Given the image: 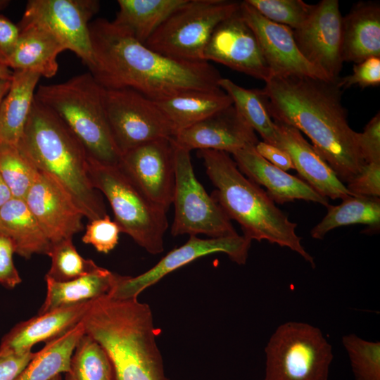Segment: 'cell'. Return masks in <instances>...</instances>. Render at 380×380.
<instances>
[{"label": "cell", "instance_id": "cell-1", "mask_svg": "<svg viewBox=\"0 0 380 380\" xmlns=\"http://www.w3.org/2000/svg\"><path fill=\"white\" fill-rule=\"evenodd\" d=\"M95 66L89 71L107 89L129 88L154 101L194 91L213 90L222 78L207 61L169 58L105 18L89 25Z\"/></svg>", "mask_w": 380, "mask_h": 380}, {"label": "cell", "instance_id": "cell-2", "mask_svg": "<svg viewBox=\"0 0 380 380\" xmlns=\"http://www.w3.org/2000/svg\"><path fill=\"white\" fill-rule=\"evenodd\" d=\"M261 90L272 119L306 134L343 183L360 172L365 162L357 132L348 124L337 81L274 76Z\"/></svg>", "mask_w": 380, "mask_h": 380}, {"label": "cell", "instance_id": "cell-3", "mask_svg": "<svg viewBox=\"0 0 380 380\" xmlns=\"http://www.w3.org/2000/svg\"><path fill=\"white\" fill-rule=\"evenodd\" d=\"M81 322L108 354L117 380H168L148 304L106 295L91 301Z\"/></svg>", "mask_w": 380, "mask_h": 380}, {"label": "cell", "instance_id": "cell-4", "mask_svg": "<svg viewBox=\"0 0 380 380\" xmlns=\"http://www.w3.org/2000/svg\"><path fill=\"white\" fill-rule=\"evenodd\" d=\"M17 146L39 171L67 191L89 221L107 215L89 179L84 146L54 112L35 99Z\"/></svg>", "mask_w": 380, "mask_h": 380}, {"label": "cell", "instance_id": "cell-5", "mask_svg": "<svg viewBox=\"0 0 380 380\" xmlns=\"http://www.w3.org/2000/svg\"><path fill=\"white\" fill-rule=\"evenodd\" d=\"M205 172L215 187L212 197L250 240H265L299 254L315 268L314 258L301 244L292 222L259 185L246 177L228 153L198 150Z\"/></svg>", "mask_w": 380, "mask_h": 380}, {"label": "cell", "instance_id": "cell-6", "mask_svg": "<svg viewBox=\"0 0 380 380\" xmlns=\"http://www.w3.org/2000/svg\"><path fill=\"white\" fill-rule=\"evenodd\" d=\"M103 93L104 88L89 72L61 83L39 85L35 99L67 125L89 157L105 165H118L121 154L111 134Z\"/></svg>", "mask_w": 380, "mask_h": 380}, {"label": "cell", "instance_id": "cell-7", "mask_svg": "<svg viewBox=\"0 0 380 380\" xmlns=\"http://www.w3.org/2000/svg\"><path fill=\"white\" fill-rule=\"evenodd\" d=\"M87 172L92 186L108 199L120 232L151 254L163 252L167 212L151 201L118 165H105L88 156Z\"/></svg>", "mask_w": 380, "mask_h": 380}, {"label": "cell", "instance_id": "cell-8", "mask_svg": "<svg viewBox=\"0 0 380 380\" xmlns=\"http://www.w3.org/2000/svg\"><path fill=\"white\" fill-rule=\"evenodd\" d=\"M265 352L264 380H328L332 348L317 327L300 322L282 324Z\"/></svg>", "mask_w": 380, "mask_h": 380}, {"label": "cell", "instance_id": "cell-9", "mask_svg": "<svg viewBox=\"0 0 380 380\" xmlns=\"http://www.w3.org/2000/svg\"><path fill=\"white\" fill-rule=\"evenodd\" d=\"M240 4L229 0H186L144 44L171 58L205 61L204 51L213 31L239 11Z\"/></svg>", "mask_w": 380, "mask_h": 380}, {"label": "cell", "instance_id": "cell-10", "mask_svg": "<svg viewBox=\"0 0 380 380\" xmlns=\"http://www.w3.org/2000/svg\"><path fill=\"white\" fill-rule=\"evenodd\" d=\"M174 144L175 185L172 203L175 217L171 234L173 236L205 234L209 238L238 234L231 220L197 179L190 151Z\"/></svg>", "mask_w": 380, "mask_h": 380}, {"label": "cell", "instance_id": "cell-11", "mask_svg": "<svg viewBox=\"0 0 380 380\" xmlns=\"http://www.w3.org/2000/svg\"><path fill=\"white\" fill-rule=\"evenodd\" d=\"M103 100L111 134L121 155L144 143L176 134L156 101L134 89L104 88Z\"/></svg>", "mask_w": 380, "mask_h": 380}, {"label": "cell", "instance_id": "cell-12", "mask_svg": "<svg viewBox=\"0 0 380 380\" xmlns=\"http://www.w3.org/2000/svg\"><path fill=\"white\" fill-rule=\"evenodd\" d=\"M99 5L96 0H30L18 25L44 27L91 71L95 61L89 25Z\"/></svg>", "mask_w": 380, "mask_h": 380}, {"label": "cell", "instance_id": "cell-13", "mask_svg": "<svg viewBox=\"0 0 380 380\" xmlns=\"http://www.w3.org/2000/svg\"><path fill=\"white\" fill-rule=\"evenodd\" d=\"M251 241L245 236L239 234L208 239L190 236L184 244L170 251L144 273L133 277L121 275L110 295L121 299L137 298L144 290L169 273L212 253H225L233 262L244 265Z\"/></svg>", "mask_w": 380, "mask_h": 380}, {"label": "cell", "instance_id": "cell-14", "mask_svg": "<svg viewBox=\"0 0 380 380\" xmlns=\"http://www.w3.org/2000/svg\"><path fill=\"white\" fill-rule=\"evenodd\" d=\"M342 19L338 0H322L314 4L308 20L293 30L303 56L333 82L339 79L342 57Z\"/></svg>", "mask_w": 380, "mask_h": 380}, {"label": "cell", "instance_id": "cell-15", "mask_svg": "<svg viewBox=\"0 0 380 380\" xmlns=\"http://www.w3.org/2000/svg\"><path fill=\"white\" fill-rule=\"evenodd\" d=\"M118 166L154 203L167 212L175 185V144L163 138L137 146L121 155Z\"/></svg>", "mask_w": 380, "mask_h": 380}, {"label": "cell", "instance_id": "cell-16", "mask_svg": "<svg viewBox=\"0 0 380 380\" xmlns=\"http://www.w3.org/2000/svg\"><path fill=\"white\" fill-rule=\"evenodd\" d=\"M203 59L265 82L272 77L258 39L239 9L216 27L205 49Z\"/></svg>", "mask_w": 380, "mask_h": 380}, {"label": "cell", "instance_id": "cell-17", "mask_svg": "<svg viewBox=\"0 0 380 380\" xmlns=\"http://www.w3.org/2000/svg\"><path fill=\"white\" fill-rule=\"evenodd\" d=\"M239 11L258 39L272 77L297 75L330 80L303 56L291 28L267 19L246 0L241 2Z\"/></svg>", "mask_w": 380, "mask_h": 380}, {"label": "cell", "instance_id": "cell-18", "mask_svg": "<svg viewBox=\"0 0 380 380\" xmlns=\"http://www.w3.org/2000/svg\"><path fill=\"white\" fill-rule=\"evenodd\" d=\"M25 201L51 243L72 236L84 227V213L56 180L39 171Z\"/></svg>", "mask_w": 380, "mask_h": 380}, {"label": "cell", "instance_id": "cell-19", "mask_svg": "<svg viewBox=\"0 0 380 380\" xmlns=\"http://www.w3.org/2000/svg\"><path fill=\"white\" fill-rule=\"evenodd\" d=\"M172 139L189 151L211 149L229 154L247 146H255L259 141L233 104L179 131Z\"/></svg>", "mask_w": 380, "mask_h": 380}, {"label": "cell", "instance_id": "cell-20", "mask_svg": "<svg viewBox=\"0 0 380 380\" xmlns=\"http://www.w3.org/2000/svg\"><path fill=\"white\" fill-rule=\"evenodd\" d=\"M274 122L275 146L289 155L294 169L303 181L327 198L343 200L350 196L344 184L300 131L282 122Z\"/></svg>", "mask_w": 380, "mask_h": 380}, {"label": "cell", "instance_id": "cell-21", "mask_svg": "<svg viewBox=\"0 0 380 380\" xmlns=\"http://www.w3.org/2000/svg\"><path fill=\"white\" fill-rule=\"evenodd\" d=\"M239 170L258 185L267 189L269 196L279 204L304 200L329 205V199L319 194L302 179L274 166L247 146L232 153Z\"/></svg>", "mask_w": 380, "mask_h": 380}, {"label": "cell", "instance_id": "cell-22", "mask_svg": "<svg viewBox=\"0 0 380 380\" xmlns=\"http://www.w3.org/2000/svg\"><path fill=\"white\" fill-rule=\"evenodd\" d=\"M91 301L37 314L18 323L1 338L0 352L30 351L35 344L61 336L82 321Z\"/></svg>", "mask_w": 380, "mask_h": 380}, {"label": "cell", "instance_id": "cell-23", "mask_svg": "<svg viewBox=\"0 0 380 380\" xmlns=\"http://www.w3.org/2000/svg\"><path fill=\"white\" fill-rule=\"evenodd\" d=\"M343 61L360 63L380 58V4L360 1L342 19Z\"/></svg>", "mask_w": 380, "mask_h": 380}, {"label": "cell", "instance_id": "cell-24", "mask_svg": "<svg viewBox=\"0 0 380 380\" xmlns=\"http://www.w3.org/2000/svg\"><path fill=\"white\" fill-rule=\"evenodd\" d=\"M20 34L7 66L12 70L53 77L58 69V56L65 47L50 32L33 24L18 25Z\"/></svg>", "mask_w": 380, "mask_h": 380}, {"label": "cell", "instance_id": "cell-25", "mask_svg": "<svg viewBox=\"0 0 380 380\" xmlns=\"http://www.w3.org/2000/svg\"><path fill=\"white\" fill-rule=\"evenodd\" d=\"M0 235L12 243L15 253L29 259L34 254L48 255L47 239L24 199L11 198L0 210Z\"/></svg>", "mask_w": 380, "mask_h": 380}, {"label": "cell", "instance_id": "cell-26", "mask_svg": "<svg viewBox=\"0 0 380 380\" xmlns=\"http://www.w3.org/2000/svg\"><path fill=\"white\" fill-rule=\"evenodd\" d=\"M10 88L0 106V143L17 146L30 113L40 75L13 70Z\"/></svg>", "mask_w": 380, "mask_h": 380}, {"label": "cell", "instance_id": "cell-27", "mask_svg": "<svg viewBox=\"0 0 380 380\" xmlns=\"http://www.w3.org/2000/svg\"><path fill=\"white\" fill-rule=\"evenodd\" d=\"M121 275L103 268L96 273L68 281L45 278L46 293L37 314L75 305L109 295Z\"/></svg>", "mask_w": 380, "mask_h": 380}, {"label": "cell", "instance_id": "cell-28", "mask_svg": "<svg viewBox=\"0 0 380 380\" xmlns=\"http://www.w3.org/2000/svg\"><path fill=\"white\" fill-rule=\"evenodd\" d=\"M174 127L176 134L233 104L220 87L182 93L156 101Z\"/></svg>", "mask_w": 380, "mask_h": 380}, {"label": "cell", "instance_id": "cell-29", "mask_svg": "<svg viewBox=\"0 0 380 380\" xmlns=\"http://www.w3.org/2000/svg\"><path fill=\"white\" fill-rule=\"evenodd\" d=\"M186 0H118L113 22L145 44L163 23Z\"/></svg>", "mask_w": 380, "mask_h": 380}, {"label": "cell", "instance_id": "cell-30", "mask_svg": "<svg viewBox=\"0 0 380 380\" xmlns=\"http://www.w3.org/2000/svg\"><path fill=\"white\" fill-rule=\"evenodd\" d=\"M84 334L82 322L45 346L14 380H50L65 373L79 339Z\"/></svg>", "mask_w": 380, "mask_h": 380}, {"label": "cell", "instance_id": "cell-31", "mask_svg": "<svg viewBox=\"0 0 380 380\" xmlns=\"http://www.w3.org/2000/svg\"><path fill=\"white\" fill-rule=\"evenodd\" d=\"M362 224L377 231L380 226V199L348 196L338 205H329L324 218L310 231L315 239H322L331 230L346 225Z\"/></svg>", "mask_w": 380, "mask_h": 380}, {"label": "cell", "instance_id": "cell-32", "mask_svg": "<svg viewBox=\"0 0 380 380\" xmlns=\"http://www.w3.org/2000/svg\"><path fill=\"white\" fill-rule=\"evenodd\" d=\"M219 87L232 99L233 105L244 120L257 132L263 141L276 145L275 125L261 89H245L232 80L222 77Z\"/></svg>", "mask_w": 380, "mask_h": 380}, {"label": "cell", "instance_id": "cell-33", "mask_svg": "<svg viewBox=\"0 0 380 380\" xmlns=\"http://www.w3.org/2000/svg\"><path fill=\"white\" fill-rule=\"evenodd\" d=\"M65 380H117L113 363L103 347L84 334L70 358Z\"/></svg>", "mask_w": 380, "mask_h": 380}, {"label": "cell", "instance_id": "cell-34", "mask_svg": "<svg viewBox=\"0 0 380 380\" xmlns=\"http://www.w3.org/2000/svg\"><path fill=\"white\" fill-rule=\"evenodd\" d=\"M51 264L45 278L56 281H68L99 272L103 267L92 260L82 257L72 239L51 243L48 255Z\"/></svg>", "mask_w": 380, "mask_h": 380}, {"label": "cell", "instance_id": "cell-35", "mask_svg": "<svg viewBox=\"0 0 380 380\" xmlns=\"http://www.w3.org/2000/svg\"><path fill=\"white\" fill-rule=\"evenodd\" d=\"M37 173L17 146L0 143V177L13 198L25 199Z\"/></svg>", "mask_w": 380, "mask_h": 380}, {"label": "cell", "instance_id": "cell-36", "mask_svg": "<svg viewBox=\"0 0 380 380\" xmlns=\"http://www.w3.org/2000/svg\"><path fill=\"white\" fill-rule=\"evenodd\" d=\"M355 380H380V342L366 341L354 334L342 337Z\"/></svg>", "mask_w": 380, "mask_h": 380}, {"label": "cell", "instance_id": "cell-37", "mask_svg": "<svg viewBox=\"0 0 380 380\" xmlns=\"http://www.w3.org/2000/svg\"><path fill=\"white\" fill-rule=\"evenodd\" d=\"M267 19L292 30L300 27L310 18L314 4L302 0H246Z\"/></svg>", "mask_w": 380, "mask_h": 380}, {"label": "cell", "instance_id": "cell-38", "mask_svg": "<svg viewBox=\"0 0 380 380\" xmlns=\"http://www.w3.org/2000/svg\"><path fill=\"white\" fill-rule=\"evenodd\" d=\"M120 232L117 223L106 215L90 221L82 240L92 245L98 252L108 253L118 244Z\"/></svg>", "mask_w": 380, "mask_h": 380}, {"label": "cell", "instance_id": "cell-39", "mask_svg": "<svg viewBox=\"0 0 380 380\" xmlns=\"http://www.w3.org/2000/svg\"><path fill=\"white\" fill-rule=\"evenodd\" d=\"M352 196H380V163H365L360 172L347 183Z\"/></svg>", "mask_w": 380, "mask_h": 380}, {"label": "cell", "instance_id": "cell-40", "mask_svg": "<svg viewBox=\"0 0 380 380\" xmlns=\"http://www.w3.org/2000/svg\"><path fill=\"white\" fill-rule=\"evenodd\" d=\"M341 89H348L357 84L365 88L376 87L380 84V58L372 57L360 63H355L353 73L337 81Z\"/></svg>", "mask_w": 380, "mask_h": 380}, {"label": "cell", "instance_id": "cell-41", "mask_svg": "<svg viewBox=\"0 0 380 380\" xmlns=\"http://www.w3.org/2000/svg\"><path fill=\"white\" fill-rule=\"evenodd\" d=\"M357 143L365 163H380L379 112L368 122L362 132H357Z\"/></svg>", "mask_w": 380, "mask_h": 380}, {"label": "cell", "instance_id": "cell-42", "mask_svg": "<svg viewBox=\"0 0 380 380\" xmlns=\"http://www.w3.org/2000/svg\"><path fill=\"white\" fill-rule=\"evenodd\" d=\"M15 251L11 241L0 235V284L13 289L22 281L13 260Z\"/></svg>", "mask_w": 380, "mask_h": 380}, {"label": "cell", "instance_id": "cell-43", "mask_svg": "<svg viewBox=\"0 0 380 380\" xmlns=\"http://www.w3.org/2000/svg\"><path fill=\"white\" fill-rule=\"evenodd\" d=\"M35 355L32 350L20 353L0 352V380H14Z\"/></svg>", "mask_w": 380, "mask_h": 380}, {"label": "cell", "instance_id": "cell-44", "mask_svg": "<svg viewBox=\"0 0 380 380\" xmlns=\"http://www.w3.org/2000/svg\"><path fill=\"white\" fill-rule=\"evenodd\" d=\"M20 34L18 25L0 14V62L7 66Z\"/></svg>", "mask_w": 380, "mask_h": 380}, {"label": "cell", "instance_id": "cell-45", "mask_svg": "<svg viewBox=\"0 0 380 380\" xmlns=\"http://www.w3.org/2000/svg\"><path fill=\"white\" fill-rule=\"evenodd\" d=\"M255 148L262 158L279 169L286 172L294 169L291 158L285 151L263 141H258Z\"/></svg>", "mask_w": 380, "mask_h": 380}, {"label": "cell", "instance_id": "cell-46", "mask_svg": "<svg viewBox=\"0 0 380 380\" xmlns=\"http://www.w3.org/2000/svg\"><path fill=\"white\" fill-rule=\"evenodd\" d=\"M11 198L8 188L0 177V210Z\"/></svg>", "mask_w": 380, "mask_h": 380}, {"label": "cell", "instance_id": "cell-47", "mask_svg": "<svg viewBox=\"0 0 380 380\" xmlns=\"http://www.w3.org/2000/svg\"><path fill=\"white\" fill-rule=\"evenodd\" d=\"M13 70L0 62V80H11Z\"/></svg>", "mask_w": 380, "mask_h": 380}, {"label": "cell", "instance_id": "cell-48", "mask_svg": "<svg viewBox=\"0 0 380 380\" xmlns=\"http://www.w3.org/2000/svg\"><path fill=\"white\" fill-rule=\"evenodd\" d=\"M11 85V80H0V106Z\"/></svg>", "mask_w": 380, "mask_h": 380}, {"label": "cell", "instance_id": "cell-49", "mask_svg": "<svg viewBox=\"0 0 380 380\" xmlns=\"http://www.w3.org/2000/svg\"><path fill=\"white\" fill-rule=\"evenodd\" d=\"M9 2L8 0H0V11L6 8Z\"/></svg>", "mask_w": 380, "mask_h": 380}, {"label": "cell", "instance_id": "cell-50", "mask_svg": "<svg viewBox=\"0 0 380 380\" xmlns=\"http://www.w3.org/2000/svg\"><path fill=\"white\" fill-rule=\"evenodd\" d=\"M50 380H63L61 374H58L51 379Z\"/></svg>", "mask_w": 380, "mask_h": 380}]
</instances>
